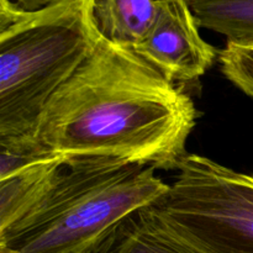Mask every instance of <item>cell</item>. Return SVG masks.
<instances>
[{
	"mask_svg": "<svg viewBox=\"0 0 253 253\" xmlns=\"http://www.w3.org/2000/svg\"><path fill=\"white\" fill-rule=\"evenodd\" d=\"M197 119L182 85L101 37L52 96L27 142L66 160L105 157L175 170Z\"/></svg>",
	"mask_w": 253,
	"mask_h": 253,
	"instance_id": "1",
	"label": "cell"
},
{
	"mask_svg": "<svg viewBox=\"0 0 253 253\" xmlns=\"http://www.w3.org/2000/svg\"><path fill=\"white\" fill-rule=\"evenodd\" d=\"M94 0L25 10L0 0V145L25 143L52 96L99 43Z\"/></svg>",
	"mask_w": 253,
	"mask_h": 253,
	"instance_id": "2",
	"label": "cell"
},
{
	"mask_svg": "<svg viewBox=\"0 0 253 253\" xmlns=\"http://www.w3.org/2000/svg\"><path fill=\"white\" fill-rule=\"evenodd\" d=\"M156 170L115 158L68 160L39 205L0 232V250L93 253L124 217L167 194L169 184Z\"/></svg>",
	"mask_w": 253,
	"mask_h": 253,
	"instance_id": "3",
	"label": "cell"
},
{
	"mask_svg": "<svg viewBox=\"0 0 253 253\" xmlns=\"http://www.w3.org/2000/svg\"><path fill=\"white\" fill-rule=\"evenodd\" d=\"M156 207L198 253H253V174L187 153Z\"/></svg>",
	"mask_w": 253,
	"mask_h": 253,
	"instance_id": "4",
	"label": "cell"
},
{
	"mask_svg": "<svg viewBox=\"0 0 253 253\" xmlns=\"http://www.w3.org/2000/svg\"><path fill=\"white\" fill-rule=\"evenodd\" d=\"M199 29L187 0H158L155 22L133 51L179 85L197 82L219 59Z\"/></svg>",
	"mask_w": 253,
	"mask_h": 253,
	"instance_id": "5",
	"label": "cell"
},
{
	"mask_svg": "<svg viewBox=\"0 0 253 253\" xmlns=\"http://www.w3.org/2000/svg\"><path fill=\"white\" fill-rule=\"evenodd\" d=\"M93 253H198L162 216L155 204L124 217Z\"/></svg>",
	"mask_w": 253,
	"mask_h": 253,
	"instance_id": "6",
	"label": "cell"
},
{
	"mask_svg": "<svg viewBox=\"0 0 253 253\" xmlns=\"http://www.w3.org/2000/svg\"><path fill=\"white\" fill-rule=\"evenodd\" d=\"M67 161L49 156L0 179V232L21 221L39 205Z\"/></svg>",
	"mask_w": 253,
	"mask_h": 253,
	"instance_id": "7",
	"label": "cell"
},
{
	"mask_svg": "<svg viewBox=\"0 0 253 253\" xmlns=\"http://www.w3.org/2000/svg\"><path fill=\"white\" fill-rule=\"evenodd\" d=\"M157 10L158 0H94L101 37L132 51L151 30Z\"/></svg>",
	"mask_w": 253,
	"mask_h": 253,
	"instance_id": "8",
	"label": "cell"
},
{
	"mask_svg": "<svg viewBox=\"0 0 253 253\" xmlns=\"http://www.w3.org/2000/svg\"><path fill=\"white\" fill-rule=\"evenodd\" d=\"M189 6L199 27L229 42H253V0H190Z\"/></svg>",
	"mask_w": 253,
	"mask_h": 253,
	"instance_id": "9",
	"label": "cell"
},
{
	"mask_svg": "<svg viewBox=\"0 0 253 253\" xmlns=\"http://www.w3.org/2000/svg\"><path fill=\"white\" fill-rule=\"evenodd\" d=\"M219 62L225 78L253 99V42H229L219 51Z\"/></svg>",
	"mask_w": 253,
	"mask_h": 253,
	"instance_id": "10",
	"label": "cell"
},
{
	"mask_svg": "<svg viewBox=\"0 0 253 253\" xmlns=\"http://www.w3.org/2000/svg\"><path fill=\"white\" fill-rule=\"evenodd\" d=\"M11 1L25 10H37L61 0H11Z\"/></svg>",
	"mask_w": 253,
	"mask_h": 253,
	"instance_id": "11",
	"label": "cell"
},
{
	"mask_svg": "<svg viewBox=\"0 0 253 253\" xmlns=\"http://www.w3.org/2000/svg\"><path fill=\"white\" fill-rule=\"evenodd\" d=\"M0 253H10V252H7V251H4V250H0Z\"/></svg>",
	"mask_w": 253,
	"mask_h": 253,
	"instance_id": "12",
	"label": "cell"
},
{
	"mask_svg": "<svg viewBox=\"0 0 253 253\" xmlns=\"http://www.w3.org/2000/svg\"><path fill=\"white\" fill-rule=\"evenodd\" d=\"M187 1H188V2H189V1H190V0H187Z\"/></svg>",
	"mask_w": 253,
	"mask_h": 253,
	"instance_id": "13",
	"label": "cell"
}]
</instances>
